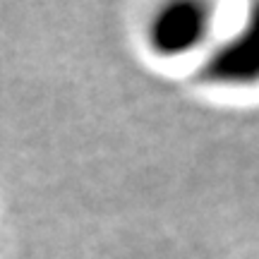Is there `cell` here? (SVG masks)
Wrapping results in <instances>:
<instances>
[{
    "instance_id": "obj_1",
    "label": "cell",
    "mask_w": 259,
    "mask_h": 259,
    "mask_svg": "<svg viewBox=\"0 0 259 259\" xmlns=\"http://www.w3.org/2000/svg\"><path fill=\"white\" fill-rule=\"evenodd\" d=\"M211 29V10L204 3H168L147 22L149 48L163 58L187 56L204 44Z\"/></svg>"
},
{
    "instance_id": "obj_2",
    "label": "cell",
    "mask_w": 259,
    "mask_h": 259,
    "mask_svg": "<svg viewBox=\"0 0 259 259\" xmlns=\"http://www.w3.org/2000/svg\"><path fill=\"white\" fill-rule=\"evenodd\" d=\"M204 79L216 87L245 89L259 84V5L226 44L204 63Z\"/></svg>"
}]
</instances>
